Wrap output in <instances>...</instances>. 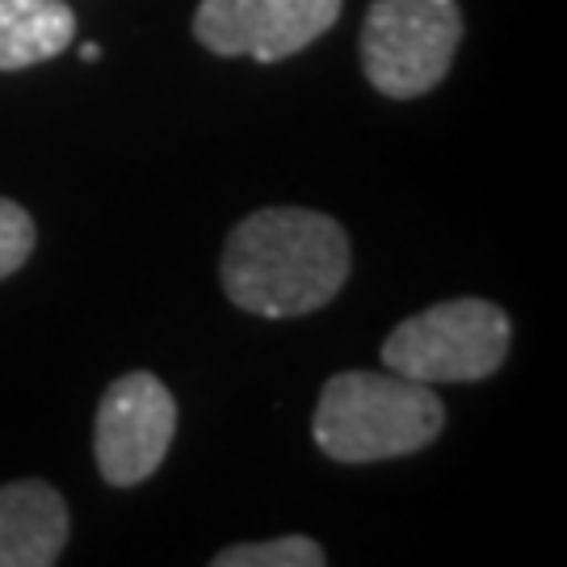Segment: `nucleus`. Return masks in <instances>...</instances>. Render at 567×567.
I'll use <instances>...</instances> for the list:
<instances>
[{"instance_id":"f257e3e1","label":"nucleus","mask_w":567,"mask_h":567,"mask_svg":"<svg viewBox=\"0 0 567 567\" xmlns=\"http://www.w3.org/2000/svg\"><path fill=\"white\" fill-rule=\"evenodd\" d=\"M349 236L332 215L265 206L231 227L224 248L227 299L265 320H295L328 307L349 282Z\"/></svg>"},{"instance_id":"f03ea898","label":"nucleus","mask_w":567,"mask_h":567,"mask_svg":"<svg viewBox=\"0 0 567 567\" xmlns=\"http://www.w3.org/2000/svg\"><path fill=\"white\" fill-rule=\"evenodd\" d=\"M446 429V408L429 383L395 370H344L324 383L311 437L337 463H379L425 450Z\"/></svg>"},{"instance_id":"39448f33","label":"nucleus","mask_w":567,"mask_h":567,"mask_svg":"<svg viewBox=\"0 0 567 567\" xmlns=\"http://www.w3.org/2000/svg\"><path fill=\"white\" fill-rule=\"evenodd\" d=\"M173 433H177V400L156 374L135 370L114 379L105 386L93 425L102 480L114 487L143 484L164 463Z\"/></svg>"},{"instance_id":"6e6552de","label":"nucleus","mask_w":567,"mask_h":567,"mask_svg":"<svg viewBox=\"0 0 567 567\" xmlns=\"http://www.w3.org/2000/svg\"><path fill=\"white\" fill-rule=\"evenodd\" d=\"M76 39V13L63 0H0V72L55 60Z\"/></svg>"},{"instance_id":"7ed1b4c3","label":"nucleus","mask_w":567,"mask_h":567,"mask_svg":"<svg viewBox=\"0 0 567 567\" xmlns=\"http://www.w3.org/2000/svg\"><path fill=\"white\" fill-rule=\"evenodd\" d=\"M513 324L487 299H450L408 316L383 341V365L416 383H480L508 358Z\"/></svg>"},{"instance_id":"20e7f679","label":"nucleus","mask_w":567,"mask_h":567,"mask_svg":"<svg viewBox=\"0 0 567 567\" xmlns=\"http://www.w3.org/2000/svg\"><path fill=\"white\" fill-rule=\"evenodd\" d=\"M458 42V0H374L362 21V72L383 97L412 102L446 81Z\"/></svg>"},{"instance_id":"0eeeda50","label":"nucleus","mask_w":567,"mask_h":567,"mask_svg":"<svg viewBox=\"0 0 567 567\" xmlns=\"http://www.w3.org/2000/svg\"><path fill=\"white\" fill-rule=\"evenodd\" d=\"M68 547V505L51 484L0 487V567H51Z\"/></svg>"},{"instance_id":"1a4fd4ad","label":"nucleus","mask_w":567,"mask_h":567,"mask_svg":"<svg viewBox=\"0 0 567 567\" xmlns=\"http://www.w3.org/2000/svg\"><path fill=\"white\" fill-rule=\"evenodd\" d=\"M215 567H324V547L303 534H286L269 543H240L219 550Z\"/></svg>"},{"instance_id":"9d476101","label":"nucleus","mask_w":567,"mask_h":567,"mask_svg":"<svg viewBox=\"0 0 567 567\" xmlns=\"http://www.w3.org/2000/svg\"><path fill=\"white\" fill-rule=\"evenodd\" d=\"M34 240H39V231H34V219L25 215V206L0 198V282L30 261Z\"/></svg>"},{"instance_id":"9b49d317","label":"nucleus","mask_w":567,"mask_h":567,"mask_svg":"<svg viewBox=\"0 0 567 567\" xmlns=\"http://www.w3.org/2000/svg\"><path fill=\"white\" fill-rule=\"evenodd\" d=\"M81 60L84 63H97V60H102V47H97V42H84V47H81Z\"/></svg>"},{"instance_id":"423d86ee","label":"nucleus","mask_w":567,"mask_h":567,"mask_svg":"<svg viewBox=\"0 0 567 567\" xmlns=\"http://www.w3.org/2000/svg\"><path fill=\"white\" fill-rule=\"evenodd\" d=\"M344 0H203L194 39L215 55L278 63L328 34Z\"/></svg>"}]
</instances>
